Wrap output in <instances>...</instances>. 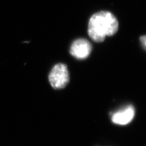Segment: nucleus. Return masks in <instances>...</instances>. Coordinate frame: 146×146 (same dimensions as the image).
Returning a JSON list of instances; mask_svg holds the SVG:
<instances>
[{
    "instance_id": "obj_1",
    "label": "nucleus",
    "mask_w": 146,
    "mask_h": 146,
    "mask_svg": "<svg viewBox=\"0 0 146 146\" xmlns=\"http://www.w3.org/2000/svg\"><path fill=\"white\" fill-rule=\"evenodd\" d=\"M119 29L117 18L109 11L94 13L89 20L88 34L94 42H103L107 36L116 34Z\"/></svg>"
},
{
    "instance_id": "obj_2",
    "label": "nucleus",
    "mask_w": 146,
    "mask_h": 146,
    "mask_svg": "<svg viewBox=\"0 0 146 146\" xmlns=\"http://www.w3.org/2000/svg\"><path fill=\"white\" fill-rule=\"evenodd\" d=\"M49 83L54 89H62L70 82V73L67 66L64 63L55 65L49 74Z\"/></svg>"
},
{
    "instance_id": "obj_3",
    "label": "nucleus",
    "mask_w": 146,
    "mask_h": 146,
    "mask_svg": "<svg viewBox=\"0 0 146 146\" xmlns=\"http://www.w3.org/2000/svg\"><path fill=\"white\" fill-rule=\"evenodd\" d=\"M93 50L91 43L86 38H78L72 43L70 52L72 56L79 60H84L89 57Z\"/></svg>"
},
{
    "instance_id": "obj_4",
    "label": "nucleus",
    "mask_w": 146,
    "mask_h": 146,
    "mask_svg": "<svg viewBox=\"0 0 146 146\" xmlns=\"http://www.w3.org/2000/svg\"><path fill=\"white\" fill-rule=\"evenodd\" d=\"M135 109L132 105H127L111 116L113 123L117 125H125L131 122L135 117Z\"/></svg>"
},
{
    "instance_id": "obj_5",
    "label": "nucleus",
    "mask_w": 146,
    "mask_h": 146,
    "mask_svg": "<svg viewBox=\"0 0 146 146\" xmlns=\"http://www.w3.org/2000/svg\"><path fill=\"white\" fill-rule=\"evenodd\" d=\"M139 41H140L141 46H142V47L144 49H146V35L140 36Z\"/></svg>"
}]
</instances>
